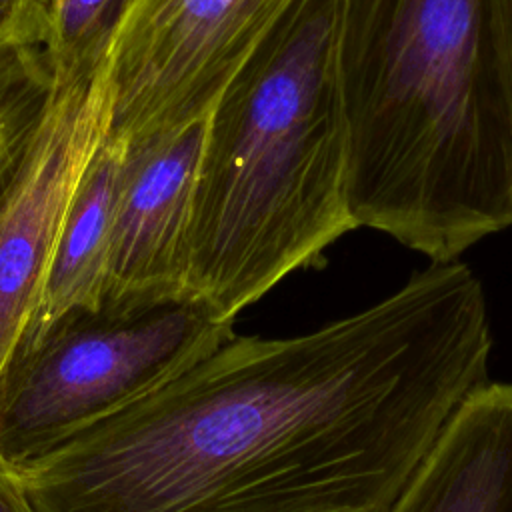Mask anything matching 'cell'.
Instances as JSON below:
<instances>
[{
	"label": "cell",
	"instance_id": "1",
	"mask_svg": "<svg viewBox=\"0 0 512 512\" xmlns=\"http://www.w3.org/2000/svg\"><path fill=\"white\" fill-rule=\"evenodd\" d=\"M490 350L482 282L432 262L312 332L230 336L14 476L32 512H382Z\"/></svg>",
	"mask_w": 512,
	"mask_h": 512
},
{
	"label": "cell",
	"instance_id": "2",
	"mask_svg": "<svg viewBox=\"0 0 512 512\" xmlns=\"http://www.w3.org/2000/svg\"><path fill=\"white\" fill-rule=\"evenodd\" d=\"M348 206L430 262L512 226V82L496 0H342Z\"/></svg>",
	"mask_w": 512,
	"mask_h": 512
},
{
	"label": "cell",
	"instance_id": "3",
	"mask_svg": "<svg viewBox=\"0 0 512 512\" xmlns=\"http://www.w3.org/2000/svg\"><path fill=\"white\" fill-rule=\"evenodd\" d=\"M342 0H296L212 106L184 288L234 318L356 228L338 70Z\"/></svg>",
	"mask_w": 512,
	"mask_h": 512
},
{
	"label": "cell",
	"instance_id": "4",
	"mask_svg": "<svg viewBox=\"0 0 512 512\" xmlns=\"http://www.w3.org/2000/svg\"><path fill=\"white\" fill-rule=\"evenodd\" d=\"M190 290L104 296L30 330L0 374V462L18 472L226 342Z\"/></svg>",
	"mask_w": 512,
	"mask_h": 512
},
{
	"label": "cell",
	"instance_id": "5",
	"mask_svg": "<svg viewBox=\"0 0 512 512\" xmlns=\"http://www.w3.org/2000/svg\"><path fill=\"white\" fill-rule=\"evenodd\" d=\"M296 0H124L108 32L110 136L124 142L210 114Z\"/></svg>",
	"mask_w": 512,
	"mask_h": 512
},
{
	"label": "cell",
	"instance_id": "6",
	"mask_svg": "<svg viewBox=\"0 0 512 512\" xmlns=\"http://www.w3.org/2000/svg\"><path fill=\"white\" fill-rule=\"evenodd\" d=\"M52 62L42 118L0 194V374L38 312L66 210L112 124L108 38Z\"/></svg>",
	"mask_w": 512,
	"mask_h": 512
},
{
	"label": "cell",
	"instance_id": "7",
	"mask_svg": "<svg viewBox=\"0 0 512 512\" xmlns=\"http://www.w3.org/2000/svg\"><path fill=\"white\" fill-rule=\"evenodd\" d=\"M206 120L126 142L104 296L186 290V238Z\"/></svg>",
	"mask_w": 512,
	"mask_h": 512
},
{
	"label": "cell",
	"instance_id": "8",
	"mask_svg": "<svg viewBox=\"0 0 512 512\" xmlns=\"http://www.w3.org/2000/svg\"><path fill=\"white\" fill-rule=\"evenodd\" d=\"M382 512H512V384L476 386Z\"/></svg>",
	"mask_w": 512,
	"mask_h": 512
},
{
	"label": "cell",
	"instance_id": "9",
	"mask_svg": "<svg viewBox=\"0 0 512 512\" xmlns=\"http://www.w3.org/2000/svg\"><path fill=\"white\" fill-rule=\"evenodd\" d=\"M124 154L126 142L108 134L90 160L60 226L42 300L26 334L68 310L102 302Z\"/></svg>",
	"mask_w": 512,
	"mask_h": 512
},
{
	"label": "cell",
	"instance_id": "10",
	"mask_svg": "<svg viewBox=\"0 0 512 512\" xmlns=\"http://www.w3.org/2000/svg\"><path fill=\"white\" fill-rule=\"evenodd\" d=\"M46 46H24L0 58V194L18 170L52 90Z\"/></svg>",
	"mask_w": 512,
	"mask_h": 512
},
{
	"label": "cell",
	"instance_id": "11",
	"mask_svg": "<svg viewBox=\"0 0 512 512\" xmlns=\"http://www.w3.org/2000/svg\"><path fill=\"white\" fill-rule=\"evenodd\" d=\"M124 0H50L48 54L56 62L72 60L100 46Z\"/></svg>",
	"mask_w": 512,
	"mask_h": 512
},
{
	"label": "cell",
	"instance_id": "12",
	"mask_svg": "<svg viewBox=\"0 0 512 512\" xmlns=\"http://www.w3.org/2000/svg\"><path fill=\"white\" fill-rule=\"evenodd\" d=\"M50 0H0V58L24 46H48Z\"/></svg>",
	"mask_w": 512,
	"mask_h": 512
},
{
	"label": "cell",
	"instance_id": "13",
	"mask_svg": "<svg viewBox=\"0 0 512 512\" xmlns=\"http://www.w3.org/2000/svg\"><path fill=\"white\" fill-rule=\"evenodd\" d=\"M0 512H32L16 476L0 462Z\"/></svg>",
	"mask_w": 512,
	"mask_h": 512
},
{
	"label": "cell",
	"instance_id": "14",
	"mask_svg": "<svg viewBox=\"0 0 512 512\" xmlns=\"http://www.w3.org/2000/svg\"><path fill=\"white\" fill-rule=\"evenodd\" d=\"M496 4H498V18H500V28L504 36L510 82H512V0H496Z\"/></svg>",
	"mask_w": 512,
	"mask_h": 512
}]
</instances>
